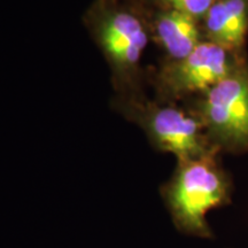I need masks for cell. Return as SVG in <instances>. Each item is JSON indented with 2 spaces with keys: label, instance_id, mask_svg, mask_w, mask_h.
<instances>
[{
  "label": "cell",
  "instance_id": "6da1fadb",
  "mask_svg": "<svg viewBox=\"0 0 248 248\" xmlns=\"http://www.w3.org/2000/svg\"><path fill=\"white\" fill-rule=\"evenodd\" d=\"M162 193L176 228L187 235L208 239L213 232L207 214L230 202L231 183L213 155L178 162Z\"/></svg>",
  "mask_w": 248,
  "mask_h": 248
},
{
  "label": "cell",
  "instance_id": "7a4b0ae2",
  "mask_svg": "<svg viewBox=\"0 0 248 248\" xmlns=\"http://www.w3.org/2000/svg\"><path fill=\"white\" fill-rule=\"evenodd\" d=\"M198 116L217 150L248 152V68L244 63L203 93Z\"/></svg>",
  "mask_w": 248,
  "mask_h": 248
},
{
  "label": "cell",
  "instance_id": "3957f363",
  "mask_svg": "<svg viewBox=\"0 0 248 248\" xmlns=\"http://www.w3.org/2000/svg\"><path fill=\"white\" fill-rule=\"evenodd\" d=\"M235 53L215 43L201 42L190 54L171 61L162 70V89L172 97L206 93L240 63Z\"/></svg>",
  "mask_w": 248,
  "mask_h": 248
},
{
  "label": "cell",
  "instance_id": "277c9868",
  "mask_svg": "<svg viewBox=\"0 0 248 248\" xmlns=\"http://www.w3.org/2000/svg\"><path fill=\"white\" fill-rule=\"evenodd\" d=\"M144 125L154 146L173 154L178 162L218 153L199 116L191 115L179 108H152L145 114Z\"/></svg>",
  "mask_w": 248,
  "mask_h": 248
},
{
  "label": "cell",
  "instance_id": "5b68a950",
  "mask_svg": "<svg viewBox=\"0 0 248 248\" xmlns=\"http://www.w3.org/2000/svg\"><path fill=\"white\" fill-rule=\"evenodd\" d=\"M101 47L116 69L133 70L147 45V31L135 14L111 9L102 15L97 28Z\"/></svg>",
  "mask_w": 248,
  "mask_h": 248
},
{
  "label": "cell",
  "instance_id": "8992f818",
  "mask_svg": "<svg viewBox=\"0 0 248 248\" xmlns=\"http://www.w3.org/2000/svg\"><path fill=\"white\" fill-rule=\"evenodd\" d=\"M202 21L207 40L237 53L248 31V0H215Z\"/></svg>",
  "mask_w": 248,
  "mask_h": 248
},
{
  "label": "cell",
  "instance_id": "52a82bcc",
  "mask_svg": "<svg viewBox=\"0 0 248 248\" xmlns=\"http://www.w3.org/2000/svg\"><path fill=\"white\" fill-rule=\"evenodd\" d=\"M198 22L191 15L175 9H163L157 15L155 33L172 61L185 58L202 42Z\"/></svg>",
  "mask_w": 248,
  "mask_h": 248
},
{
  "label": "cell",
  "instance_id": "ba28073f",
  "mask_svg": "<svg viewBox=\"0 0 248 248\" xmlns=\"http://www.w3.org/2000/svg\"><path fill=\"white\" fill-rule=\"evenodd\" d=\"M160 5L164 6V9H175L183 13L191 15L195 20H203L204 15L212 7L215 0H154Z\"/></svg>",
  "mask_w": 248,
  "mask_h": 248
}]
</instances>
